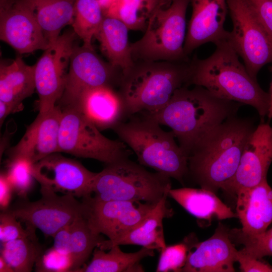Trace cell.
<instances>
[{
	"instance_id": "6da1fadb",
	"label": "cell",
	"mask_w": 272,
	"mask_h": 272,
	"mask_svg": "<svg viewBox=\"0 0 272 272\" xmlns=\"http://www.w3.org/2000/svg\"><path fill=\"white\" fill-rule=\"evenodd\" d=\"M189 87L176 90L159 111L146 112L160 125L171 129L188 156L203 136L235 116L241 106L239 103L219 98L202 87Z\"/></svg>"
},
{
	"instance_id": "7a4b0ae2",
	"label": "cell",
	"mask_w": 272,
	"mask_h": 272,
	"mask_svg": "<svg viewBox=\"0 0 272 272\" xmlns=\"http://www.w3.org/2000/svg\"><path fill=\"white\" fill-rule=\"evenodd\" d=\"M215 44L216 49L209 57L195 56L190 60L187 86H201L219 98L250 105L263 119L269 107L268 93L249 75L227 39Z\"/></svg>"
},
{
	"instance_id": "3957f363",
	"label": "cell",
	"mask_w": 272,
	"mask_h": 272,
	"mask_svg": "<svg viewBox=\"0 0 272 272\" xmlns=\"http://www.w3.org/2000/svg\"><path fill=\"white\" fill-rule=\"evenodd\" d=\"M255 129L249 119L232 116L208 132L191 151L188 173L215 193L234 175L246 142Z\"/></svg>"
},
{
	"instance_id": "277c9868",
	"label": "cell",
	"mask_w": 272,
	"mask_h": 272,
	"mask_svg": "<svg viewBox=\"0 0 272 272\" xmlns=\"http://www.w3.org/2000/svg\"><path fill=\"white\" fill-rule=\"evenodd\" d=\"M190 61H134L122 73L118 86L127 117L163 108L176 90L187 86Z\"/></svg>"
},
{
	"instance_id": "5b68a950",
	"label": "cell",
	"mask_w": 272,
	"mask_h": 272,
	"mask_svg": "<svg viewBox=\"0 0 272 272\" xmlns=\"http://www.w3.org/2000/svg\"><path fill=\"white\" fill-rule=\"evenodd\" d=\"M127 118L113 129L135 154L139 163L183 183L188 173V156L177 144L173 132L162 129L145 112Z\"/></svg>"
},
{
	"instance_id": "8992f818",
	"label": "cell",
	"mask_w": 272,
	"mask_h": 272,
	"mask_svg": "<svg viewBox=\"0 0 272 272\" xmlns=\"http://www.w3.org/2000/svg\"><path fill=\"white\" fill-rule=\"evenodd\" d=\"M171 188L170 177L158 172H151L127 158L106 164L97 173L91 192L92 197L99 200L156 203Z\"/></svg>"
},
{
	"instance_id": "52a82bcc",
	"label": "cell",
	"mask_w": 272,
	"mask_h": 272,
	"mask_svg": "<svg viewBox=\"0 0 272 272\" xmlns=\"http://www.w3.org/2000/svg\"><path fill=\"white\" fill-rule=\"evenodd\" d=\"M189 0H171L150 18L144 34L130 43L134 61H188L184 50L186 14Z\"/></svg>"
},
{
	"instance_id": "ba28073f",
	"label": "cell",
	"mask_w": 272,
	"mask_h": 272,
	"mask_svg": "<svg viewBox=\"0 0 272 272\" xmlns=\"http://www.w3.org/2000/svg\"><path fill=\"white\" fill-rule=\"evenodd\" d=\"M61 109L59 153L93 159L106 164L128 158L130 152L123 142L103 135L80 110L72 107Z\"/></svg>"
},
{
	"instance_id": "9c48e42d",
	"label": "cell",
	"mask_w": 272,
	"mask_h": 272,
	"mask_svg": "<svg viewBox=\"0 0 272 272\" xmlns=\"http://www.w3.org/2000/svg\"><path fill=\"white\" fill-rule=\"evenodd\" d=\"M232 30L227 38L241 57L249 75L256 80L260 70L272 62V39L248 0H227Z\"/></svg>"
},
{
	"instance_id": "30bf717a",
	"label": "cell",
	"mask_w": 272,
	"mask_h": 272,
	"mask_svg": "<svg viewBox=\"0 0 272 272\" xmlns=\"http://www.w3.org/2000/svg\"><path fill=\"white\" fill-rule=\"evenodd\" d=\"M40 199L30 201L19 200L8 210L26 228L40 230L46 237L53 236L62 228L84 215V206L71 194L59 195L54 191L41 186Z\"/></svg>"
},
{
	"instance_id": "8fae6325",
	"label": "cell",
	"mask_w": 272,
	"mask_h": 272,
	"mask_svg": "<svg viewBox=\"0 0 272 272\" xmlns=\"http://www.w3.org/2000/svg\"><path fill=\"white\" fill-rule=\"evenodd\" d=\"M78 37L73 28L64 31L44 52L35 63L36 90L39 112L53 109L65 87L72 53Z\"/></svg>"
},
{
	"instance_id": "7c38bea8",
	"label": "cell",
	"mask_w": 272,
	"mask_h": 272,
	"mask_svg": "<svg viewBox=\"0 0 272 272\" xmlns=\"http://www.w3.org/2000/svg\"><path fill=\"white\" fill-rule=\"evenodd\" d=\"M122 72L102 59L94 50L74 48L62 95L57 102L61 109L74 107L86 90L102 86H119Z\"/></svg>"
},
{
	"instance_id": "4fadbf2b",
	"label": "cell",
	"mask_w": 272,
	"mask_h": 272,
	"mask_svg": "<svg viewBox=\"0 0 272 272\" xmlns=\"http://www.w3.org/2000/svg\"><path fill=\"white\" fill-rule=\"evenodd\" d=\"M84 215L92 231L115 240L137 226L156 203L141 201H102L83 198Z\"/></svg>"
},
{
	"instance_id": "5bb4252c",
	"label": "cell",
	"mask_w": 272,
	"mask_h": 272,
	"mask_svg": "<svg viewBox=\"0 0 272 272\" xmlns=\"http://www.w3.org/2000/svg\"><path fill=\"white\" fill-rule=\"evenodd\" d=\"M32 174L41 186L84 198L91 195L92 184L97 173L57 152L33 163Z\"/></svg>"
},
{
	"instance_id": "9a60e30c",
	"label": "cell",
	"mask_w": 272,
	"mask_h": 272,
	"mask_svg": "<svg viewBox=\"0 0 272 272\" xmlns=\"http://www.w3.org/2000/svg\"><path fill=\"white\" fill-rule=\"evenodd\" d=\"M0 39L20 54L49 46L25 0H0Z\"/></svg>"
},
{
	"instance_id": "2e32d148",
	"label": "cell",
	"mask_w": 272,
	"mask_h": 272,
	"mask_svg": "<svg viewBox=\"0 0 272 272\" xmlns=\"http://www.w3.org/2000/svg\"><path fill=\"white\" fill-rule=\"evenodd\" d=\"M272 162V127L261 123L248 138L237 169L223 190L236 195L238 190L253 187L266 179Z\"/></svg>"
},
{
	"instance_id": "e0dca14e",
	"label": "cell",
	"mask_w": 272,
	"mask_h": 272,
	"mask_svg": "<svg viewBox=\"0 0 272 272\" xmlns=\"http://www.w3.org/2000/svg\"><path fill=\"white\" fill-rule=\"evenodd\" d=\"M61 115L62 109L58 105L45 113L39 112L20 141L9 150V159H23L33 164L52 154L59 153Z\"/></svg>"
},
{
	"instance_id": "ac0fdd59",
	"label": "cell",
	"mask_w": 272,
	"mask_h": 272,
	"mask_svg": "<svg viewBox=\"0 0 272 272\" xmlns=\"http://www.w3.org/2000/svg\"><path fill=\"white\" fill-rule=\"evenodd\" d=\"M192 13L184 44L188 55L203 44H214L227 39L229 31L224 28L228 11L227 0H189Z\"/></svg>"
},
{
	"instance_id": "d6986e66",
	"label": "cell",
	"mask_w": 272,
	"mask_h": 272,
	"mask_svg": "<svg viewBox=\"0 0 272 272\" xmlns=\"http://www.w3.org/2000/svg\"><path fill=\"white\" fill-rule=\"evenodd\" d=\"M189 250L183 272H233L238 250L232 242L229 230L219 223L208 239L194 243Z\"/></svg>"
},
{
	"instance_id": "ffe728a7",
	"label": "cell",
	"mask_w": 272,
	"mask_h": 272,
	"mask_svg": "<svg viewBox=\"0 0 272 272\" xmlns=\"http://www.w3.org/2000/svg\"><path fill=\"white\" fill-rule=\"evenodd\" d=\"M236 195L241 232L255 236L266 231L272 223V188L266 179L253 187L240 189Z\"/></svg>"
},
{
	"instance_id": "44dd1931",
	"label": "cell",
	"mask_w": 272,
	"mask_h": 272,
	"mask_svg": "<svg viewBox=\"0 0 272 272\" xmlns=\"http://www.w3.org/2000/svg\"><path fill=\"white\" fill-rule=\"evenodd\" d=\"M74 107L80 110L99 129L113 128L127 118L118 92L108 86L86 90Z\"/></svg>"
},
{
	"instance_id": "7402d4cb",
	"label": "cell",
	"mask_w": 272,
	"mask_h": 272,
	"mask_svg": "<svg viewBox=\"0 0 272 272\" xmlns=\"http://www.w3.org/2000/svg\"><path fill=\"white\" fill-rule=\"evenodd\" d=\"M169 190L137 226L115 240L103 241L98 247L106 250L116 245H137L160 251L165 247L163 221L173 215L172 210L167 205Z\"/></svg>"
},
{
	"instance_id": "603a6c76",
	"label": "cell",
	"mask_w": 272,
	"mask_h": 272,
	"mask_svg": "<svg viewBox=\"0 0 272 272\" xmlns=\"http://www.w3.org/2000/svg\"><path fill=\"white\" fill-rule=\"evenodd\" d=\"M35 64H26L21 56L10 63L1 62L0 101L19 111L22 102L36 90Z\"/></svg>"
},
{
	"instance_id": "cb8c5ba5",
	"label": "cell",
	"mask_w": 272,
	"mask_h": 272,
	"mask_svg": "<svg viewBox=\"0 0 272 272\" xmlns=\"http://www.w3.org/2000/svg\"><path fill=\"white\" fill-rule=\"evenodd\" d=\"M129 30L121 20L104 16L95 36L109 63L121 70L122 73L127 71L134 63L128 40Z\"/></svg>"
},
{
	"instance_id": "d4e9b609",
	"label": "cell",
	"mask_w": 272,
	"mask_h": 272,
	"mask_svg": "<svg viewBox=\"0 0 272 272\" xmlns=\"http://www.w3.org/2000/svg\"><path fill=\"white\" fill-rule=\"evenodd\" d=\"M169 195L195 218L208 220L238 217L237 214L223 202L215 193L203 188H171Z\"/></svg>"
},
{
	"instance_id": "484cf974",
	"label": "cell",
	"mask_w": 272,
	"mask_h": 272,
	"mask_svg": "<svg viewBox=\"0 0 272 272\" xmlns=\"http://www.w3.org/2000/svg\"><path fill=\"white\" fill-rule=\"evenodd\" d=\"M32 9L49 46L73 22L76 0H25Z\"/></svg>"
},
{
	"instance_id": "4316f807",
	"label": "cell",
	"mask_w": 272,
	"mask_h": 272,
	"mask_svg": "<svg viewBox=\"0 0 272 272\" xmlns=\"http://www.w3.org/2000/svg\"><path fill=\"white\" fill-rule=\"evenodd\" d=\"M108 252L96 247L91 261L78 272H141L144 269L140 261L144 258L153 256V249L142 247L139 251L126 253L119 245L112 247Z\"/></svg>"
},
{
	"instance_id": "83f0119b",
	"label": "cell",
	"mask_w": 272,
	"mask_h": 272,
	"mask_svg": "<svg viewBox=\"0 0 272 272\" xmlns=\"http://www.w3.org/2000/svg\"><path fill=\"white\" fill-rule=\"evenodd\" d=\"M171 0H119L104 15L117 18L129 30L145 31L154 13Z\"/></svg>"
},
{
	"instance_id": "f1b7e54d",
	"label": "cell",
	"mask_w": 272,
	"mask_h": 272,
	"mask_svg": "<svg viewBox=\"0 0 272 272\" xmlns=\"http://www.w3.org/2000/svg\"><path fill=\"white\" fill-rule=\"evenodd\" d=\"M44 250L34 231L24 238L2 243L0 255L14 272H30Z\"/></svg>"
},
{
	"instance_id": "f546056e",
	"label": "cell",
	"mask_w": 272,
	"mask_h": 272,
	"mask_svg": "<svg viewBox=\"0 0 272 272\" xmlns=\"http://www.w3.org/2000/svg\"><path fill=\"white\" fill-rule=\"evenodd\" d=\"M70 226L73 272H78L85 265L94 249L105 239L92 231L84 215L75 220Z\"/></svg>"
},
{
	"instance_id": "4dcf8cb0",
	"label": "cell",
	"mask_w": 272,
	"mask_h": 272,
	"mask_svg": "<svg viewBox=\"0 0 272 272\" xmlns=\"http://www.w3.org/2000/svg\"><path fill=\"white\" fill-rule=\"evenodd\" d=\"M104 18L101 7L97 0H76L72 27L83 42V45L93 49L92 39L99 29Z\"/></svg>"
},
{
	"instance_id": "1f68e13d",
	"label": "cell",
	"mask_w": 272,
	"mask_h": 272,
	"mask_svg": "<svg viewBox=\"0 0 272 272\" xmlns=\"http://www.w3.org/2000/svg\"><path fill=\"white\" fill-rule=\"evenodd\" d=\"M231 238L244 247L240 251L252 257L260 259L265 256H272V228L255 236H248L240 229L230 231Z\"/></svg>"
},
{
	"instance_id": "d6a6232c",
	"label": "cell",
	"mask_w": 272,
	"mask_h": 272,
	"mask_svg": "<svg viewBox=\"0 0 272 272\" xmlns=\"http://www.w3.org/2000/svg\"><path fill=\"white\" fill-rule=\"evenodd\" d=\"M32 163L23 159H8L6 172L14 192L19 198H27L34 177L32 174Z\"/></svg>"
},
{
	"instance_id": "836d02e7",
	"label": "cell",
	"mask_w": 272,
	"mask_h": 272,
	"mask_svg": "<svg viewBox=\"0 0 272 272\" xmlns=\"http://www.w3.org/2000/svg\"><path fill=\"white\" fill-rule=\"evenodd\" d=\"M189 238L184 241L174 245L166 246L160 251L157 272H180L184 266L190 245Z\"/></svg>"
},
{
	"instance_id": "e575fe53",
	"label": "cell",
	"mask_w": 272,
	"mask_h": 272,
	"mask_svg": "<svg viewBox=\"0 0 272 272\" xmlns=\"http://www.w3.org/2000/svg\"><path fill=\"white\" fill-rule=\"evenodd\" d=\"M35 270L38 272H73V260L70 254L60 252L53 246L38 257Z\"/></svg>"
},
{
	"instance_id": "d590c367",
	"label": "cell",
	"mask_w": 272,
	"mask_h": 272,
	"mask_svg": "<svg viewBox=\"0 0 272 272\" xmlns=\"http://www.w3.org/2000/svg\"><path fill=\"white\" fill-rule=\"evenodd\" d=\"M35 231L28 228L24 229L16 217L8 209L0 214V241L1 243L24 238Z\"/></svg>"
},
{
	"instance_id": "8d00e7d4",
	"label": "cell",
	"mask_w": 272,
	"mask_h": 272,
	"mask_svg": "<svg viewBox=\"0 0 272 272\" xmlns=\"http://www.w3.org/2000/svg\"><path fill=\"white\" fill-rule=\"evenodd\" d=\"M262 25L272 39V0H248Z\"/></svg>"
},
{
	"instance_id": "74e56055",
	"label": "cell",
	"mask_w": 272,
	"mask_h": 272,
	"mask_svg": "<svg viewBox=\"0 0 272 272\" xmlns=\"http://www.w3.org/2000/svg\"><path fill=\"white\" fill-rule=\"evenodd\" d=\"M243 272H272V266L238 250L237 261Z\"/></svg>"
},
{
	"instance_id": "f35d334b",
	"label": "cell",
	"mask_w": 272,
	"mask_h": 272,
	"mask_svg": "<svg viewBox=\"0 0 272 272\" xmlns=\"http://www.w3.org/2000/svg\"><path fill=\"white\" fill-rule=\"evenodd\" d=\"M13 187L9 180L6 172L0 175V208L2 211L8 210L10 207Z\"/></svg>"
},
{
	"instance_id": "ab89813d",
	"label": "cell",
	"mask_w": 272,
	"mask_h": 272,
	"mask_svg": "<svg viewBox=\"0 0 272 272\" xmlns=\"http://www.w3.org/2000/svg\"><path fill=\"white\" fill-rule=\"evenodd\" d=\"M70 225L62 228L53 236V247L60 252L70 254Z\"/></svg>"
},
{
	"instance_id": "60d3db41",
	"label": "cell",
	"mask_w": 272,
	"mask_h": 272,
	"mask_svg": "<svg viewBox=\"0 0 272 272\" xmlns=\"http://www.w3.org/2000/svg\"><path fill=\"white\" fill-rule=\"evenodd\" d=\"M15 109L5 103V102L0 101V125L1 126L3 124L6 118L11 113L15 112Z\"/></svg>"
},
{
	"instance_id": "b9f144b4",
	"label": "cell",
	"mask_w": 272,
	"mask_h": 272,
	"mask_svg": "<svg viewBox=\"0 0 272 272\" xmlns=\"http://www.w3.org/2000/svg\"><path fill=\"white\" fill-rule=\"evenodd\" d=\"M102 8L103 15L119 0H97Z\"/></svg>"
},
{
	"instance_id": "7bdbcfd3",
	"label": "cell",
	"mask_w": 272,
	"mask_h": 272,
	"mask_svg": "<svg viewBox=\"0 0 272 272\" xmlns=\"http://www.w3.org/2000/svg\"><path fill=\"white\" fill-rule=\"evenodd\" d=\"M0 272H14L10 265L0 255Z\"/></svg>"
},
{
	"instance_id": "ee69618b",
	"label": "cell",
	"mask_w": 272,
	"mask_h": 272,
	"mask_svg": "<svg viewBox=\"0 0 272 272\" xmlns=\"http://www.w3.org/2000/svg\"><path fill=\"white\" fill-rule=\"evenodd\" d=\"M270 71L272 72V66L270 67ZM268 94L269 96V107L267 116L268 119H270L272 118V81L270 85Z\"/></svg>"
}]
</instances>
